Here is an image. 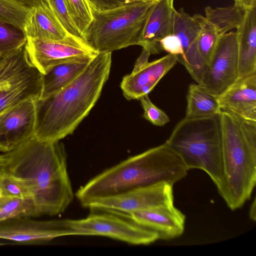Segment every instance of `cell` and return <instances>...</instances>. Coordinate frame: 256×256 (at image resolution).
I'll return each instance as SVG.
<instances>
[{"label": "cell", "instance_id": "cell-1", "mask_svg": "<svg viewBox=\"0 0 256 256\" xmlns=\"http://www.w3.org/2000/svg\"><path fill=\"white\" fill-rule=\"evenodd\" d=\"M8 153L10 162L3 172L26 186L38 216L64 212L74 196L64 144L34 136Z\"/></svg>", "mask_w": 256, "mask_h": 256}, {"label": "cell", "instance_id": "cell-2", "mask_svg": "<svg viewBox=\"0 0 256 256\" xmlns=\"http://www.w3.org/2000/svg\"><path fill=\"white\" fill-rule=\"evenodd\" d=\"M111 64L112 52H99L70 84L52 95L36 100L34 136L54 142L72 134L100 98Z\"/></svg>", "mask_w": 256, "mask_h": 256}, {"label": "cell", "instance_id": "cell-3", "mask_svg": "<svg viewBox=\"0 0 256 256\" xmlns=\"http://www.w3.org/2000/svg\"><path fill=\"white\" fill-rule=\"evenodd\" d=\"M188 170L166 143L128 158L95 176L76 192L82 204L138 188L166 182L174 186Z\"/></svg>", "mask_w": 256, "mask_h": 256}, {"label": "cell", "instance_id": "cell-4", "mask_svg": "<svg viewBox=\"0 0 256 256\" xmlns=\"http://www.w3.org/2000/svg\"><path fill=\"white\" fill-rule=\"evenodd\" d=\"M223 188L220 195L232 210L250 200L256 183V122L220 114Z\"/></svg>", "mask_w": 256, "mask_h": 256}, {"label": "cell", "instance_id": "cell-5", "mask_svg": "<svg viewBox=\"0 0 256 256\" xmlns=\"http://www.w3.org/2000/svg\"><path fill=\"white\" fill-rule=\"evenodd\" d=\"M165 142L188 170L199 169L206 172L220 194L224 174L220 114L199 118L184 117Z\"/></svg>", "mask_w": 256, "mask_h": 256}, {"label": "cell", "instance_id": "cell-6", "mask_svg": "<svg viewBox=\"0 0 256 256\" xmlns=\"http://www.w3.org/2000/svg\"><path fill=\"white\" fill-rule=\"evenodd\" d=\"M156 0L136 2L102 12L92 10L93 19L84 40L98 52H112L138 45L148 14Z\"/></svg>", "mask_w": 256, "mask_h": 256}, {"label": "cell", "instance_id": "cell-7", "mask_svg": "<svg viewBox=\"0 0 256 256\" xmlns=\"http://www.w3.org/2000/svg\"><path fill=\"white\" fill-rule=\"evenodd\" d=\"M43 74L31 62L26 44L0 56V114L23 101L40 98Z\"/></svg>", "mask_w": 256, "mask_h": 256}, {"label": "cell", "instance_id": "cell-8", "mask_svg": "<svg viewBox=\"0 0 256 256\" xmlns=\"http://www.w3.org/2000/svg\"><path fill=\"white\" fill-rule=\"evenodd\" d=\"M91 210L85 218L68 219L74 236H104L134 245H148L158 240L156 232L126 214L106 210Z\"/></svg>", "mask_w": 256, "mask_h": 256}, {"label": "cell", "instance_id": "cell-9", "mask_svg": "<svg viewBox=\"0 0 256 256\" xmlns=\"http://www.w3.org/2000/svg\"><path fill=\"white\" fill-rule=\"evenodd\" d=\"M26 48L31 62L42 74L58 64L91 60L99 53L82 38L69 34L59 40L28 38Z\"/></svg>", "mask_w": 256, "mask_h": 256}, {"label": "cell", "instance_id": "cell-10", "mask_svg": "<svg viewBox=\"0 0 256 256\" xmlns=\"http://www.w3.org/2000/svg\"><path fill=\"white\" fill-rule=\"evenodd\" d=\"M173 204V185L161 182L91 200L82 205L90 210H110L128 215L136 211Z\"/></svg>", "mask_w": 256, "mask_h": 256}, {"label": "cell", "instance_id": "cell-11", "mask_svg": "<svg viewBox=\"0 0 256 256\" xmlns=\"http://www.w3.org/2000/svg\"><path fill=\"white\" fill-rule=\"evenodd\" d=\"M238 78L237 34L231 32L219 36L198 84L218 96Z\"/></svg>", "mask_w": 256, "mask_h": 256}, {"label": "cell", "instance_id": "cell-12", "mask_svg": "<svg viewBox=\"0 0 256 256\" xmlns=\"http://www.w3.org/2000/svg\"><path fill=\"white\" fill-rule=\"evenodd\" d=\"M67 236H74L67 219L37 220L21 217L0 222V239L20 244L44 243Z\"/></svg>", "mask_w": 256, "mask_h": 256}, {"label": "cell", "instance_id": "cell-13", "mask_svg": "<svg viewBox=\"0 0 256 256\" xmlns=\"http://www.w3.org/2000/svg\"><path fill=\"white\" fill-rule=\"evenodd\" d=\"M35 101L20 102L0 114V150L10 152L34 136Z\"/></svg>", "mask_w": 256, "mask_h": 256}, {"label": "cell", "instance_id": "cell-14", "mask_svg": "<svg viewBox=\"0 0 256 256\" xmlns=\"http://www.w3.org/2000/svg\"><path fill=\"white\" fill-rule=\"evenodd\" d=\"M204 17L200 14L190 16L182 8L175 9L173 14L172 34L180 39L184 54L182 64L198 84L206 67L197 48Z\"/></svg>", "mask_w": 256, "mask_h": 256}, {"label": "cell", "instance_id": "cell-15", "mask_svg": "<svg viewBox=\"0 0 256 256\" xmlns=\"http://www.w3.org/2000/svg\"><path fill=\"white\" fill-rule=\"evenodd\" d=\"M217 98L221 111L256 122V73L238 78Z\"/></svg>", "mask_w": 256, "mask_h": 256}, {"label": "cell", "instance_id": "cell-16", "mask_svg": "<svg viewBox=\"0 0 256 256\" xmlns=\"http://www.w3.org/2000/svg\"><path fill=\"white\" fill-rule=\"evenodd\" d=\"M178 62L177 56L168 54L148 62L136 72L125 76L120 83L124 96L129 100H138L148 94Z\"/></svg>", "mask_w": 256, "mask_h": 256}, {"label": "cell", "instance_id": "cell-17", "mask_svg": "<svg viewBox=\"0 0 256 256\" xmlns=\"http://www.w3.org/2000/svg\"><path fill=\"white\" fill-rule=\"evenodd\" d=\"M174 0H157L151 8L140 32L138 45L150 54L163 51L160 41L172 34Z\"/></svg>", "mask_w": 256, "mask_h": 256}, {"label": "cell", "instance_id": "cell-18", "mask_svg": "<svg viewBox=\"0 0 256 256\" xmlns=\"http://www.w3.org/2000/svg\"><path fill=\"white\" fill-rule=\"evenodd\" d=\"M128 216L139 224L156 232L158 240L176 238L184 230L186 216L174 204L136 211Z\"/></svg>", "mask_w": 256, "mask_h": 256}, {"label": "cell", "instance_id": "cell-19", "mask_svg": "<svg viewBox=\"0 0 256 256\" xmlns=\"http://www.w3.org/2000/svg\"><path fill=\"white\" fill-rule=\"evenodd\" d=\"M239 78L256 73V6L247 8L236 28Z\"/></svg>", "mask_w": 256, "mask_h": 256}, {"label": "cell", "instance_id": "cell-20", "mask_svg": "<svg viewBox=\"0 0 256 256\" xmlns=\"http://www.w3.org/2000/svg\"><path fill=\"white\" fill-rule=\"evenodd\" d=\"M28 38L50 40L64 38L68 34L52 10L48 0L31 10L24 28Z\"/></svg>", "mask_w": 256, "mask_h": 256}, {"label": "cell", "instance_id": "cell-21", "mask_svg": "<svg viewBox=\"0 0 256 256\" xmlns=\"http://www.w3.org/2000/svg\"><path fill=\"white\" fill-rule=\"evenodd\" d=\"M91 60L66 62L50 68L43 74L40 98H46L68 86L84 70Z\"/></svg>", "mask_w": 256, "mask_h": 256}, {"label": "cell", "instance_id": "cell-22", "mask_svg": "<svg viewBox=\"0 0 256 256\" xmlns=\"http://www.w3.org/2000/svg\"><path fill=\"white\" fill-rule=\"evenodd\" d=\"M186 102L185 116L186 118H202L221 112L217 96L198 83L189 86Z\"/></svg>", "mask_w": 256, "mask_h": 256}, {"label": "cell", "instance_id": "cell-23", "mask_svg": "<svg viewBox=\"0 0 256 256\" xmlns=\"http://www.w3.org/2000/svg\"><path fill=\"white\" fill-rule=\"evenodd\" d=\"M246 10L236 3L226 7L207 6L204 8L205 18L220 36L233 28H237L242 23Z\"/></svg>", "mask_w": 256, "mask_h": 256}, {"label": "cell", "instance_id": "cell-24", "mask_svg": "<svg viewBox=\"0 0 256 256\" xmlns=\"http://www.w3.org/2000/svg\"><path fill=\"white\" fill-rule=\"evenodd\" d=\"M38 216L31 198L0 196V222L14 218Z\"/></svg>", "mask_w": 256, "mask_h": 256}, {"label": "cell", "instance_id": "cell-25", "mask_svg": "<svg viewBox=\"0 0 256 256\" xmlns=\"http://www.w3.org/2000/svg\"><path fill=\"white\" fill-rule=\"evenodd\" d=\"M27 37L22 29L0 20V56H6L26 43Z\"/></svg>", "mask_w": 256, "mask_h": 256}, {"label": "cell", "instance_id": "cell-26", "mask_svg": "<svg viewBox=\"0 0 256 256\" xmlns=\"http://www.w3.org/2000/svg\"><path fill=\"white\" fill-rule=\"evenodd\" d=\"M31 10L13 0H0V20L24 31Z\"/></svg>", "mask_w": 256, "mask_h": 256}, {"label": "cell", "instance_id": "cell-27", "mask_svg": "<svg viewBox=\"0 0 256 256\" xmlns=\"http://www.w3.org/2000/svg\"><path fill=\"white\" fill-rule=\"evenodd\" d=\"M64 2L72 22L83 36L93 19L90 5L86 0H64Z\"/></svg>", "mask_w": 256, "mask_h": 256}, {"label": "cell", "instance_id": "cell-28", "mask_svg": "<svg viewBox=\"0 0 256 256\" xmlns=\"http://www.w3.org/2000/svg\"><path fill=\"white\" fill-rule=\"evenodd\" d=\"M219 36L214 28L204 16L202 28L197 40V48L201 58L206 66L212 57Z\"/></svg>", "mask_w": 256, "mask_h": 256}, {"label": "cell", "instance_id": "cell-29", "mask_svg": "<svg viewBox=\"0 0 256 256\" xmlns=\"http://www.w3.org/2000/svg\"><path fill=\"white\" fill-rule=\"evenodd\" d=\"M0 196L31 198L29 190L22 181L4 172L0 174Z\"/></svg>", "mask_w": 256, "mask_h": 256}, {"label": "cell", "instance_id": "cell-30", "mask_svg": "<svg viewBox=\"0 0 256 256\" xmlns=\"http://www.w3.org/2000/svg\"><path fill=\"white\" fill-rule=\"evenodd\" d=\"M48 2L57 18L66 32L84 39L70 16L64 0H48Z\"/></svg>", "mask_w": 256, "mask_h": 256}, {"label": "cell", "instance_id": "cell-31", "mask_svg": "<svg viewBox=\"0 0 256 256\" xmlns=\"http://www.w3.org/2000/svg\"><path fill=\"white\" fill-rule=\"evenodd\" d=\"M144 110L143 117L156 126H164L170 122L168 116L162 110L156 106L150 100L148 94L138 99Z\"/></svg>", "mask_w": 256, "mask_h": 256}, {"label": "cell", "instance_id": "cell-32", "mask_svg": "<svg viewBox=\"0 0 256 256\" xmlns=\"http://www.w3.org/2000/svg\"><path fill=\"white\" fill-rule=\"evenodd\" d=\"M160 44L162 50L177 56L178 62L182 64L184 54L182 42L178 36L173 34H168L160 41Z\"/></svg>", "mask_w": 256, "mask_h": 256}, {"label": "cell", "instance_id": "cell-33", "mask_svg": "<svg viewBox=\"0 0 256 256\" xmlns=\"http://www.w3.org/2000/svg\"><path fill=\"white\" fill-rule=\"evenodd\" d=\"M91 10L102 12L114 9L128 4L147 0H86Z\"/></svg>", "mask_w": 256, "mask_h": 256}, {"label": "cell", "instance_id": "cell-34", "mask_svg": "<svg viewBox=\"0 0 256 256\" xmlns=\"http://www.w3.org/2000/svg\"><path fill=\"white\" fill-rule=\"evenodd\" d=\"M150 54V53L148 50L142 48V52L137 58L132 72H136L144 67L148 62V60Z\"/></svg>", "mask_w": 256, "mask_h": 256}, {"label": "cell", "instance_id": "cell-35", "mask_svg": "<svg viewBox=\"0 0 256 256\" xmlns=\"http://www.w3.org/2000/svg\"><path fill=\"white\" fill-rule=\"evenodd\" d=\"M20 4L32 10L38 6L44 0H13Z\"/></svg>", "mask_w": 256, "mask_h": 256}, {"label": "cell", "instance_id": "cell-36", "mask_svg": "<svg viewBox=\"0 0 256 256\" xmlns=\"http://www.w3.org/2000/svg\"><path fill=\"white\" fill-rule=\"evenodd\" d=\"M10 162V156L8 152L0 154V174L7 167Z\"/></svg>", "mask_w": 256, "mask_h": 256}, {"label": "cell", "instance_id": "cell-37", "mask_svg": "<svg viewBox=\"0 0 256 256\" xmlns=\"http://www.w3.org/2000/svg\"><path fill=\"white\" fill-rule=\"evenodd\" d=\"M234 3L240 4L246 8L256 6V0H233Z\"/></svg>", "mask_w": 256, "mask_h": 256}, {"label": "cell", "instance_id": "cell-38", "mask_svg": "<svg viewBox=\"0 0 256 256\" xmlns=\"http://www.w3.org/2000/svg\"><path fill=\"white\" fill-rule=\"evenodd\" d=\"M250 207V217L254 221L256 220V200H254V202Z\"/></svg>", "mask_w": 256, "mask_h": 256}, {"label": "cell", "instance_id": "cell-39", "mask_svg": "<svg viewBox=\"0 0 256 256\" xmlns=\"http://www.w3.org/2000/svg\"></svg>", "mask_w": 256, "mask_h": 256}]
</instances>
